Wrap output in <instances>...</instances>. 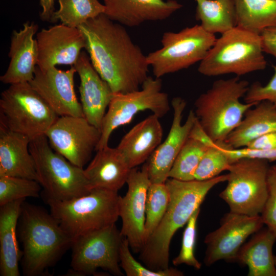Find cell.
<instances>
[{"instance_id":"6da1fadb","label":"cell","mask_w":276,"mask_h":276,"mask_svg":"<svg viewBox=\"0 0 276 276\" xmlns=\"http://www.w3.org/2000/svg\"><path fill=\"white\" fill-rule=\"evenodd\" d=\"M78 28L92 65L113 93L140 89L148 77L147 55L133 42L123 26L102 13Z\"/></svg>"},{"instance_id":"7a4b0ae2","label":"cell","mask_w":276,"mask_h":276,"mask_svg":"<svg viewBox=\"0 0 276 276\" xmlns=\"http://www.w3.org/2000/svg\"><path fill=\"white\" fill-rule=\"evenodd\" d=\"M227 178V174L205 180L182 181L171 178L166 180L170 193L168 206L140 251L139 259L146 267L154 271L169 267L170 245L173 236L200 208L209 192Z\"/></svg>"},{"instance_id":"3957f363","label":"cell","mask_w":276,"mask_h":276,"mask_svg":"<svg viewBox=\"0 0 276 276\" xmlns=\"http://www.w3.org/2000/svg\"><path fill=\"white\" fill-rule=\"evenodd\" d=\"M19 221L24 275H50L49 269L71 247L74 239L61 227L51 213L25 201Z\"/></svg>"},{"instance_id":"277c9868","label":"cell","mask_w":276,"mask_h":276,"mask_svg":"<svg viewBox=\"0 0 276 276\" xmlns=\"http://www.w3.org/2000/svg\"><path fill=\"white\" fill-rule=\"evenodd\" d=\"M249 86L247 81L238 76L218 79L195 100L197 120L214 143L225 141L240 124L246 112L257 104L240 101Z\"/></svg>"},{"instance_id":"5b68a950","label":"cell","mask_w":276,"mask_h":276,"mask_svg":"<svg viewBox=\"0 0 276 276\" xmlns=\"http://www.w3.org/2000/svg\"><path fill=\"white\" fill-rule=\"evenodd\" d=\"M263 53L260 34L236 26L216 39L198 71L208 77L228 74L240 77L266 67Z\"/></svg>"},{"instance_id":"8992f818","label":"cell","mask_w":276,"mask_h":276,"mask_svg":"<svg viewBox=\"0 0 276 276\" xmlns=\"http://www.w3.org/2000/svg\"><path fill=\"white\" fill-rule=\"evenodd\" d=\"M117 191L95 188L67 200H45L51 214L74 239L116 223L119 217Z\"/></svg>"},{"instance_id":"52a82bcc","label":"cell","mask_w":276,"mask_h":276,"mask_svg":"<svg viewBox=\"0 0 276 276\" xmlns=\"http://www.w3.org/2000/svg\"><path fill=\"white\" fill-rule=\"evenodd\" d=\"M29 149L45 200H67L89 193L84 168L54 150L45 135L31 140Z\"/></svg>"},{"instance_id":"ba28073f","label":"cell","mask_w":276,"mask_h":276,"mask_svg":"<svg viewBox=\"0 0 276 276\" xmlns=\"http://www.w3.org/2000/svg\"><path fill=\"white\" fill-rule=\"evenodd\" d=\"M58 117L29 82L11 84L1 94L0 125L31 140L45 135Z\"/></svg>"},{"instance_id":"9c48e42d","label":"cell","mask_w":276,"mask_h":276,"mask_svg":"<svg viewBox=\"0 0 276 276\" xmlns=\"http://www.w3.org/2000/svg\"><path fill=\"white\" fill-rule=\"evenodd\" d=\"M269 163L263 159L242 158L231 164L227 185L219 194L231 212L248 216L262 213L268 194Z\"/></svg>"},{"instance_id":"30bf717a","label":"cell","mask_w":276,"mask_h":276,"mask_svg":"<svg viewBox=\"0 0 276 276\" xmlns=\"http://www.w3.org/2000/svg\"><path fill=\"white\" fill-rule=\"evenodd\" d=\"M216 39L214 34L198 25L178 32H166L162 37V48L148 54L147 61L154 77L160 78L200 62Z\"/></svg>"},{"instance_id":"8fae6325","label":"cell","mask_w":276,"mask_h":276,"mask_svg":"<svg viewBox=\"0 0 276 276\" xmlns=\"http://www.w3.org/2000/svg\"><path fill=\"white\" fill-rule=\"evenodd\" d=\"M141 87V89L127 93H113L102 121L101 137L96 151L108 146L112 132L129 123L139 112L149 110L159 118L168 112V96L162 91L160 78L148 76Z\"/></svg>"},{"instance_id":"7c38bea8","label":"cell","mask_w":276,"mask_h":276,"mask_svg":"<svg viewBox=\"0 0 276 276\" xmlns=\"http://www.w3.org/2000/svg\"><path fill=\"white\" fill-rule=\"evenodd\" d=\"M123 238L116 224L76 238L71 247L72 269L67 275H94L101 268L113 275H123L120 264Z\"/></svg>"},{"instance_id":"4fadbf2b","label":"cell","mask_w":276,"mask_h":276,"mask_svg":"<svg viewBox=\"0 0 276 276\" xmlns=\"http://www.w3.org/2000/svg\"><path fill=\"white\" fill-rule=\"evenodd\" d=\"M45 135L54 150L83 168L96 150L101 131L84 117L66 116H59Z\"/></svg>"},{"instance_id":"5bb4252c","label":"cell","mask_w":276,"mask_h":276,"mask_svg":"<svg viewBox=\"0 0 276 276\" xmlns=\"http://www.w3.org/2000/svg\"><path fill=\"white\" fill-rule=\"evenodd\" d=\"M220 224L204 240L206 248L203 261L207 266L221 260L236 262L238 252L247 238L264 224L261 215L248 216L231 211L224 215Z\"/></svg>"},{"instance_id":"9a60e30c","label":"cell","mask_w":276,"mask_h":276,"mask_svg":"<svg viewBox=\"0 0 276 276\" xmlns=\"http://www.w3.org/2000/svg\"><path fill=\"white\" fill-rule=\"evenodd\" d=\"M126 183L127 192L119 198V217L122 221L120 232L128 240L130 247L135 252H140L146 240V202L151 183L147 163L140 170L131 169Z\"/></svg>"},{"instance_id":"2e32d148","label":"cell","mask_w":276,"mask_h":276,"mask_svg":"<svg viewBox=\"0 0 276 276\" xmlns=\"http://www.w3.org/2000/svg\"><path fill=\"white\" fill-rule=\"evenodd\" d=\"M186 104V101L179 97L174 98L171 101L173 117L170 131L167 138L157 147L147 163L151 183L166 182L177 156L189 137L197 118L194 111L191 110L182 124Z\"/></svg>"},{"instance_id":"e0dca14e","label":"cell","mask_w":276,"mask_h":276,"mask_svg":"<svg viewBox=\"0 0 276 276\" xmlns=\"http://www.w3.org/2000/svg\"><path fill=\"white\" fill-rule=\"evenodd\" d=\"M74 66L64 71L56 67L42 70L37 66L29 82L58 116L84 117L74 89Z\"/></svg>"},{"instance_id":"ac0fdd59","label":"cell","mask_w":276,"mask_h":276,"mask_svg":"<svg viewBox=\"0 0 276 276\" xmlns=\"http://www.w3.org/2000/svg\"><path fill=\"white\" fill-rule=\"evenodd\" d=\"M38 49L37 66L42 70L57 65L73 66L83 48L84 36L78 28L63 24L42 29L36 35Z\"/></svg>"},{"instance_id":"d6986e66","label":"cell","mask_w":276,"mask_h":276,"mask_svg":"<svg viewBox=\"0 0 276 276\" xmlns=\"http://www.w3.org/2000/svg\"><path fill=\"white\" fill-rule=\"evenodd\" d=\"M74 66L80 80L79 92L84 117L101 130L113 93L96 71L85 52H81Z\"/></svg>"},{"instance_id":"ffe728a7","label":"cell","mask_w":276,"mask_h":276,"mask_svg":"<svg viewBox=\"0 0 276 276\" xmlns=\"http://www.w3.org/2000/svg\"><path fill=\"white\" fill-rule=\"evenodd\" d=\"M38 28L34 22L27 21L19 31H13L8 54L10 61L0 77L2 82L11 85L32 80L38 60L37 43L34 38Z\"/></svg>"},{"instance_id":"44dd1931","label":"cell","mask_w":276,"mask_h":276,"mask_svg":"<svg viewBox=\"0 0 276 276\" xmlns=\"http://www.w3.org/2000/svg\"><path fill=\"white\" fill-rule=\"evenodd\" d=\"M104 14L111 20L129 27L147 21L167 19L182 5L175 0H102Z\"/></svg>"},{"instance_id":"7402d4cb","label":"cell","mask_w":276,"mask_h":276,"mask_svg":"<svg viewBox=\"0 0 276 276\" xmlns=\"http://www.w3.org/2000/svg\"><path fill=\"white\" fill-rule=\"evenodd\" d=\"M31 140L0 125V176L26 178L38 181Z\"/></svg>"},{"instance_id":"603a6c76","label":"cell","mask_w":276,"mask_h":276,"mask_svg":"<svg viewBox=\"0 0 276 276\" xmlns=\"http://www.w3.org/2000/svg\"><path fill=\"white\" fill-rule=\"evenodd\" d=\"M159 119L152 114L136 124L117 147L131 169L149 158L162 143L163 130Z\"/></svg>"},{"instance_id":"cb8c5ba5","label":"cell","mask_w":276,"mask_h":276,"mask_svg":"<svg viewBox=\"0 0 276 276\" xmlns=\"http://www.w3.org/2000/svg\"><path fill=\"white\" fill-rule=\"evenodd\" d=\"M131 169L117 147L107 146L97 151L84 172L90 190L101 188L118 192L126 183Z\"/></svg>"},{"instance_id":"d4e9b609","label":"cell","mask_w":276,"mask_h":276,"mask_svg":"<svg viewBox=\"0 0 276 276\" xmlns=\"http://www.w3.org/2000/svg\"><path fill=\"white\" fill-rule=\"evenodd\" d=\"M26 199H20L1 206L0 275L19 276L18 262L22 252L16 238V227L21 206Z\"/></svg>"},{"instance_id":"484cf974","label":"cell","mask_w":276,"mask_h":276,"mask_svg":"<svg viewBox=\"0 0 276 276\" xmlns=\"http://www.w3.org/2000/svg\"><path fill=\"white\" fill-rule=\"evenodd\" d=\"M276 234L268 227L261 228L240 248L236 262L246 265L248 276H276L272 248Z\"/></svg>"},{"instance_id":"4316f807","label":"cell","mask_w":276,"mask_h":276,"mask_svg":"<svg viewBox=\"0 0 276 276\" xmlns=\"http://www.w3.org/2000/svg\"><path fill=\"white\" fill-rule=\"evenodd\" d=\"M272 132H276V106L262 101L246 112L240 124L224 142L233 148L245 147L252 140Z\"/></svg>"},{"instance_id":"83f0119b","label":"cell","mask_w":276,"mask_h":276,"mask_svg":"<svg viewBox=\"0 0 276 276\" xmlns=\"http://www.w3.org/2000/svg\"><path fill=\"white\" fill-rule=\"evenodd\" d=\"M237 26L260 34L276 27V0H233Z\"/></svg>"},{"instance_id":"f1b7e54d","label":"cell","mask_w":276,"mask_h":276,"mask_svg":"<svg viewBox=\"0 0 276 276\" xmlns=\"http://www.w3.org/2000/svg\"><path fill=\"white\" fill-rule=\"evenodd\" d=\"M195 17L207 32L221 34L237 26L233 0H195Z\"/></svg>"},{"instance_id":"f546056e","label":"cell","mask_w":276,"mask_h":276,"mask_svg":"<svg viewBox=\"0 0 276 276\" xmlns=\"http://www.w3.org/2000/svg\"><path fill=\"white\" fill-rule=\"evenodd\" d=\"M59 8L54 12L52 21L60 20L65 25L78 28L81 25L100 14L105 6L98 0H57Z\"/></svg>"},{"instance_id":"4dcf8cb0","label":"cell","mask_w":276,"mask_h":276,"mask_svg":"<svg viewBox=\"0 0 276 276\" xmlns=\"http://www.w3.org/2000/svg\"><path fill=\"white\" fill-rule=\"evenodd\" d=\"M211 144L189 136L174 162L169 178L182 181L194 180L195 170Z\"/></svg>"},{"instance_id":"1f68e13d","label":"cell","mask_w":276,"mask_h":276,"mask_svg":"<svg viewBox=\"0 0 276 276\" xmlns=\"http://www.w3.org/2000/svg\"><path fill=\"white\" fill-rule=\"evenodd\" d=\"M169 201V191L165 183H151L146 202L145 242L160 222Z\"/></svg>"},{"instance_id":"d6a6232c","label":"cell","mask_w":276,"mask_h":276,"mask_svg":"<svg viewBox=\"0 0 276 276\" xmlns=\"http://www.w3.org/2000/svg\"><path fill=\"white\" fill-rule=\"evenodd\" d=\"M228 146L224 141L213 142L203 155L194 173V179L208 180L228 171L232 163L226 151Z\"/></svg>"},{"instance_id":"836d02e7","label":"cell","mask_w":276,"mask_h":276,"mask_svg":"<svg viewBox=\"0 0 276 276\" xmlns=\"http://www.w3.org/2000/svg\"><path fill=\"white\" fill-rule=\"evenodd\" d=\"M41 186L38 181L18 177L0 176V206L27 197H38Z\"/></svg>"},{"instance_id":"e575fe53","label":"cell","mask_w":276,"mask_h":276,"mask_svg":"<svg viewBox=\"0 0 276 276\" xmlns=\"http://www.w3.org/2000/svg\"><path fill=\"white\" fill-rule=\"evenodd\" d=\"M200 209H197L190 218L184 230L181 246L179 254L173 259L172 263L175 266L186 264L199 270L201 264L194 254L197 235V222Z\"/></svg>"},{"instance_id":"d590c367","label":"cell","mask_w":276,"mask_h":276,"mask_svg":"<svg viewBox=\"0 0 276 276\" xmlns=\"http://www.w3.org/2000/svg\"><path fill=\"white\" fill-rule=\"evenodd\" d=\"M120 264L127 276H182L183 274L182 271L173 267L154 271L143 265L132 256L128 240L124 237L120 248Z\"/></svg>"},{"instance_id":"8d00e7d4","label":"cell","mask_w":276,"mask_h":276,"mask_svg":"<svg viewBox=\"0 0 276 276\" xmlns=\"http://www.w3.org/2000/svg\"><path fill=\"white\" fill-rule=\"evenodd\" d=\"M267 183L268 197L261 216L264 224L276 234V164L269 167Z\"/></svg>"},{"instance_id":"74e56055","label":"cell","mask_w":276,"mask_h":276,"mask_svg":"<svg viewBox=\"0 0 276 276\" xmlns=\"http://www.w3.org/2000/svg\"><path fill=\"white\" fill-rule=\"evenodd\" d=\"M272 67L273 75L265 85L258 81L249 85L244 97L245 102L258 103L262 101H268L276 106V65H272Z\"/></svg>"},{"instance_id":"f35d334b","label":"cell","mask_w":276,"mask_h":276,"mask_svg":"<svg viewBox=\"0 0 276 276\" xmlns=\"http://www.w3.org/2000/svg\"><path fill=\"white\" fill-rule=\"evenodd\" d=\"M226 151L232 163L242 158H259L267 160L269 162L276 160V149L260 150L247 147L233 148L227 147Z\"/></svg>"},{"instance_id":"ab89813d","label":"cell","mask_w":276,"mask_h":276,"mask_svg":"<svg viewBox=\"0 0 276 276\" xmlns=\"http://www.w3.org/2000/svg\"><path fill=\"white\" fill-rule=\"evenodd\" d=\"M245 147L260 150L276 149V132L261 135L249 142Z\"/></svg>"},{"instance_id":"60d3db41","label":"cell","mask_w":276,"mask_h":276,"mask_svg":"<svg viewBox=\"0 0 276 276\" xmlns=\"http://www.w3.org/2000/svg\"><path fill=\"white\" fill-rule=\"evenodd\" d=\"M260 35L264 52L276 58V27L264 29Z\"/></svg>"},{"instance_id":"b9f144b4","label":"cell","mask_w":276,"mask_h":276,"mask_svg":"<svg viewBox=\"0 0 276 276\" xmlns=\"http://www.w3.org/2000/svg\"><path fill=\"white\" fill-rule=\"evenodd\" d=\"M40 4L42 8L40 18L42 20L52 21L54 11V0H40Z\"/></svg>"},{"instance_id":"7bdbcfd3","label":"cell","mask_w":276,"mask_h":276,"mask_svg":"<svg viewBox=\"0 0 276 276\" xmlns=\"http://www.w3.org/2000/svg\"><path fill=\"white\" fill-rule=\"evenodd\" d=\"M274 265L276 268V256H274Z\"/></svg>"}]
</instances>
